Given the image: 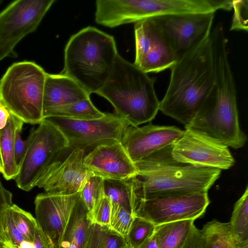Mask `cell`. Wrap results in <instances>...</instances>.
<instances>
[{
    "instance_id": "6da1fadb",
    "label": "cell",
    "mask_w": 248,
    "mask_h": 248,
    "mask_svg": "<svg viewBox=\"0 0 248 248\" xmlns=\"http://www.w3.org/2000/svg\"><path fill=\"white\" fill-rule=\"evenodd\" d=\"M210 39L215 83L196 116L185 129L198 132L237 149L244 146L247 137L239 124L236 91L224 28L215 27Z\"/></svg>"
},
{
    "instance_id": "7a4b0ae2",
    "label": "cell",
    "mask_w": 248,
    "mask_h": 248,
    "mask_svg": "<svg viewBox=\"0 0 248 248\" xmlns=\"http://www.w3.org/2000/svg\"><path fill=\"white\" fill-rule=\"evenodd\" d=\"M172 146L135 163L138 172L132 177L135 202L159 197L207 193L219 178L220 170L175 161L171 155Z\"/></svg>"
},
{
    "instance_id": "3957f363",
    "label": "cell",
    "mask_w": 248,
    "mask_h": 248,
    "mask_svg": "<svg viewBox=\"0 0 248 248\" xmlns=\"http://www.w3.org/2000/svg\"><path fill=\"white\" fill-rule=\"evenodd\" d=\"M170 77L159 110L187 127L215 83L210 37L178 60L170 68Z\"/></svg>"
},
{
    "instance_id": "277c9868",
    "label": "cell",
    "mask_w": 248,
    "mask_h": 248,
    "mask_svg": "<svg viewBox=\"0 0 248 248\" xmlns=\"http://www.w3.org/2000/svg\"><path fill=\"white\" fill-rule=\"evenodd\" d=\"M155 81L118 54L108 78L95 93L108 100L115 114L129 125L138 126L151 122L159 110Z\"/></svg>"
},
{
    "instance_id": "5b68a950",
    "label": "cell",
    "mask_w": 248,
    "mask_h": 248,
    "mask_svg": "<svg viewBox=\"0 0 248 248\" xmlns=\"http://www.w3.org/2000/svg\"><path fill=\"white\" fill-rule=\"evenodd\" d=\"M118 54L112 36L87 27L69 38L60 74L73 79L90 94L95 93L108 78Z\"/></svg>"
},
{
    "instance_id": "8992f818",
    "label": "cell",
    "mask_w": 248,
    "mask_h": 248,
    "mask_svg": "<svg viewBox=\"0 0 248 248\" xmlns=\"http://www.w3.org/2000/svg\"><path fill=\"white\" fill-rule=\"evenodd\" d=\"M47 73L35 62L13 64L0 80V102L24 123L40 124L43 117V94Z\"/></svg>"
},
{
    "instance_id": "52a82bcc",
    "label": "cell",
    "mask_w": 248,
    "mask_h": 248,
    "mask_svg": "<svg viewBox=\"0 0 248 248\" xmlns=\"http://www.w3.org/2000/svg\"><path fill=\"white\" fill-rule=\"evenodd\" d=\"M28 145L15 178L17 187L25 191L36 186L42 173L68 149L67 141L60 130L47 119L31 131Z\"/></svg>"
},
{
    "instance_id": "ba28073f",
    "label": "cell",
    "mask_w": 248,
    "mask_h": 248,
    "mask_svg": "<svg viewBox=\"0 0 248 248\" xmlns=\"http://www.w3.org/2000/svg\"><path fill=\"white\" fill-rule=\"evenodd\" d=\"M62 133L68 150L80 148L85 152L106 144L120 141L128 123L115 114L105 113L100 118L78 120L63 117L47 118Z\"/></svg>"
},
{
    "instance_id": "9c48e42d",
    "label": "cell",
    "mask_w": 248,
    "mask_h": 248,
    "mask_svg": "<svg viewBox=\"0 0 248 248\" xmlns=\"http://www.w3.org/2000/svg\"><path fill=\"white\" fill-rule=\"evenodd\" d=\"M215 13L170 14L150 17L172 49L177 61L210 36Z\"/></svg>"
},
{
    "instance_id": "30bf717a",
    "label": "cell",
    "mask_w": 248,
    "mask_h": 248,
    "mask_svg": "<svg viewBox=\"0 0 248 248\" xmlns=\"http://www.w3.org/2000/svg\"><path fill=\"white\" fill-rule=\"evenodd\" d=\"M55 0H18L0 13V60L12 55L16 44L34 31Z\"/></svg>"
},
{
    "instance_id": "8fae6325",
    "label": "cell",
    "mask_w": 248,
    "mask_h": 248,
    "mask_svg": "<svg viewBox=\"0 0 248 248\" xmlns=\"http://www.w3.org/2000/svg\"><path fill=\"white\" fill-rule=\"evenodd\" d=\"M210 204L207 193L159 197L138 200L133 216L149 221L155 226L202 217Z\"/></svg>"
},
{
    "instance_id": "7c38bea8",
    "label": "cell",
    "mask_w": 248,
    "mask_h": 248,
    "mask_svg": "<svg viewBox=\"0 0 248 248\" xmlns=\"http://www.w3.org/2000/svg\"><path fill=\"white\" fill-rule=\"evenodd\" d=\"M171 155L181 163L220 170L230 169L235 163L228 147L188 128L172 144Z\"/></svg>"
},
{
    "instance_id": "4fadbf2b",
    "label": "cell",
    "mask_w": 248,
    "mask_h": 248,
    "mask_svg": "<svg viewBox=\"0 0 248 248\" xmlns=\"http://www.w3.org/2000/svg\"><path fill=\"white\" fill-rule=\"evenodd\" d=\"M85 151L80 148L71 151L49 165L41 174L36 186L46 193L69 195L78 193L86 181L93 174L85 166Z\"/></svg>"
},
{
    "instance_id": "5bb4252c",
    "label": "cell",
    "mask_w": 248,
    "mask_h": 248,
    "mask_svg": "<svg viewBox=\"0 0 248 248\" xmlns=\"http://www.w3.org/2000/svg\"><path fill=\"white\" fill-rule=\"evenodd\" d=\"M134 32L136 67L147 74L158 73L176 63L172 49L150 18L135 23Z\"/></svg>"
},
{
    "instance_id": "9a60e30c",
    "label": "cell",
    "mask_w": 248,
    "mask_h": 248,
    "mask_svg": "<svg viewBox=\"0 0 248 248\" xmlns=\"http://www.w3.org/2000/svg\"><path fill=\"white\" fill-rule=\"evenodd\" d=\"M183 132L174 126L155 125L150 122L141 127L129 125L120 142L135 163L172 145Z\"/></svg>"
},
{
    "instance_id": "2e32d148",
    "label": "cell",
    "mask_w": 248,
    "mask_h": 248,
    "mask_svg": "<svg viewBox=\"0 0 248 248\" xmlns=\"http://www.w3.org/2000/svg\"><path fill=\"white\" fill-rule=\"evenodd\" d=\"M79 198L78 192L69 195L40 193L35 198V218L38 226L56 248Z\"/></svg>"
},
{
    "instance_id": "e0dca14e",
    "label": "cell",
    "mask_w": 248,
    "mask_h": 248,
    "mask_svg": "<svg viewBox=\"0 0 248 248\" xmlns=\"http://www.w3.org/2000/svg\"><path fill=\"white\" fill-rule=\"evenodd\" d=\"M84 164L94 175L104 179H125L138 173L120 141L95 147L85 155Z\"/></svg>"
},
{
    "instance_id": "ac0fdd59",
    "label": "cell",
    "mask_w": 248,
    "mask_h": 248,
    "mask_svg": "<svg viewBox=\"0 0 248 248\" xmlns=\"http://www.w3.org/2000/svg\"><path fill=\"white\" fill-rule=\"evenodd\" d=\"M73 79L61 74H46L43 94V114L56 108L90 98Z\"/></svg>"
},
{
    "instance_id": "d6986e66",
    "label": "cell",
    "mask_w": 248,
    "mask_h": 248,
    "mask_svg": "<svg viewBox=\"0 0 248 248\" xmlns=\"http://www.w3.org/2000/svg\"><path fill=\"white\" fill-rule=\"evenodd\" d=\"M24 122L10 113L6 126L0 130V151L2 161V174L6 180L15 179L19 167L15 156V137L16 131L22 129Z\"/></svg>"
},
{
    "instance_id": "ffe728a7",
    "label": "cell",
    "mask_w": 248,
    "mask_h": 248,
    "mask_svg": "<svg viewBox=\"0 0 248 248\" xmlns=\"http://www.w3.org/2000/svg\"><path fill=\"white\" fill-rule=\"evenodd\" d=\"M90 222L89 211L80 197L57 248H84Z\"/></svg>"
},
{
    "instance_id": "44dd1931",
    "label": "cell",
    "mask_w": 248,
    "mask_h": 248,
    "mask_svg": "<svg viewBox=\"0 0 248 248\" xmlns=\"http://www.w3.org/2000/svg\"><path fill=\"white\" fill-rule=\"evenodd\" d=\"M194 221L184 220L155 226L157 248H184L195 226Z\"/></svg>"
},
{
    "instance_id": "7402d4cb",
    "label": "cell",
    "mask_w": 248,
    "mask_h": 248,
    "mask_svg": "<svg viewBox=\"0 0 248 248\" xmlns=\"http://www.w3.org/2000/svg\"><path fill=\"white\" fill-rule=\"evenodd\" d=\"M200 232L201 248H238L229 222L213 219L204 225Z\"/></svg>"
},
{
    "instance_id": "603a6c76",
    "label": "cell",
    "mask_w": 248,
    "mask_h": 248,
    "mask_svg": "<svg viewBox=\"0 0 248 248\" xmlns=\"http://www.w3.org/2000/svg\"><path fill=\"white\" fill-rule=\"evenodd\" d=\"M104 194L111 203L122 206L133 216L136 196L132 177L125 179H104Z\"/></svg>"
},
{
    "instance_id": "cb8c5ba5",
    "label": "cell",
    "mask_w": 248,
    "mask_h": 248,
    "mask_svg": "<svg viewBox=\"0 0 248 248\" xmlns=\"http://www.w3.org/2000/svg\"><path fill=\"white\" fill-rule=\"evenodd\" d=\"M125 238L109 226L90 222L84 248H123Z\"/></svg>"
},
{
    "instance_id": "d4e9b609",
    "label": "cell",
    "mask_w": 248,
    "mask_h": 248,
    "mask_svg": "<svg viewBox=\"0 0 248 248\" xmlns=\"http://www.w3.org/2000/svg\"><path fill=\"white\" fill-rule=\"evenodd\" d=\"M105 114L93 105L89 98L52 109L44 113L43 117L44 119L59 117L83 120L100 118Z\"/></svg>"
},
{
    "instance_id": "484cf974",
    "label": "cell",
    "mask_w": 248,
    "mask_h": 248,
    "mask_svg": "<svg viewBox=\"0 0 248 248\" xmlns=\"http://www.w3.org/2000/svg\"><path fill=\"white\" fill-rule=\"evenodd\" d=\"M238 248H248V188L235 202L229 222Z\"/></svg>"
},
{
    "instance_id": "4316f807",
    "label": "cell",
    "mask_w": 248,
    "mask_h": 248,
    "mask_svg": "<svg viewBox=\"0 0 248 248\" xmlns=\"http://www.w3.org/2000/svg\"><path fill=\"white\" fill-rule=\"evenodd\" d=\"M155 226L144 218L134 217L128 232L125 237L131 248H137L152 237Z\"/></svg>"
},
{
    "instance_id": "83f0119b",
    "label": "cell",
    "mask_w": 248,
    "mask_h": 248,
    "mask_svg": "<svg viewBox=\"0 0 248 248\" xmlns=\"http://www.w3.org/2000/svg\"><path fill=\"white\" fill-rule=\"evenodd\" d=\"M9 210L16 226L26 241L33 243L38 228L36 218L28 212L13 204Z\"/></svg>"
},
{
    "instance_id": "f1b7e54d",
    "label": "cell",
    "mask_w": 248,
    "mask_h": 248,
    "mask_svg": "<svg viewBox=\"0 0 248 248\" xmlns=\"http://www.w3.org/2000/svg\"><path fill=\"white\" fill-rule=\"evenodd\" d=\"M79 193L90 212L95 203L104 195V179L94 174L91 175L86 181Z\"/></svg>"
},
{
    "instance_id": "f546056e",
    "label": "cell",
    "mask_w": 248,
    "mask_h": 248,
    "mask_svg": "<svg viewBox=\"0 0 248 248\" xmlns=\"http://www.w3.org/2000/svg\"><path fill=\"white\" fill-rule=\"evenodd\" d=\"M108 226L113 230L125 237L133 217L132 214L122 206L112 203Z\"/></svg>"
},
{
    "instance_id": "4dcf8cb0",
    "label": "cell",
    "mask_w": 248,
    "mask_h": 248,
    "mask_svg": "<svg viewBox=\"0 0 248 248\" xmlns=\"http://www.w3.org/2000/svg\"><path fill=\"white\" fill-rule=\"evenodd\" d=\"M111 206L110 200L104 195L89 212L91 222L108 226Z\"/></svg>"
},
{
    "instance_id": "1f68e13d",
    "label": "cell",
    "mask_w": 248,
    "mask_h": 248,
    "mask_svg": "<svg viewBox=\"0 0 248 248\" xmlns=\"http://www.w3.org/2000/svg\"><path fill=\"white\" fill-rule=\"evenodd\" d=\"M13 203L12 193L2 185L0 179V242L12 248L7 237L5 228V217L7 209Z\"/></svg>"
},
{
    "instance_id": "d6a6232c",
    "label": "cell",
    "mask_w": 248,
    "mask_h": 248,
    "mask_svg": "<svg viewBox=\"0 0 248 248\" xmlns=\"http://www.w3.org/2000/svg\"><path fill=\"white\" fill-rule=\"evenodd\" d=\"M248 2L247 0H233L234 14L231 30L248 31Z\"/></svg>"
},
{
    "instance_id": "836d02e7",
    "label": "cell",
    "mask_w": 248,
    "mask_h": 248,
    "mask_svg": "<svg viewBox=\"0 0 248 248\" xmlns=\"http://www.w3.org/2000/svg\"><path fill=\"white\" fill-rule=\"evenodd\" d=\"M4 228L12 248H18L21 243L25 241L24 237L15 225L9 207L6 212Z\"/></svg>"
},
{
    "instance_id": "e575fe53",
    "label": "cell",
    "mask_w": 248,
    "mask_h": 248,
    "mask_svg": "<svg viewBox=\"0 0 248 248\" xmlns=\"http://www.w3.org/2000/svg\"><path fill=\"white\" fill-rule=\"evenodd\" d=\"M21 131L22 129H18L16 132L15 137V156L18 167L24 155L28 145L27 139L23 140L21 138Z\"/></svg>"
},
{
    "instance_id": "d590c367",
    "label": "cell",
    "mask_w": 248,
    "mask_h": 248,
    "mask_svg": "<svg viewBox=\"0 0 248 248\" xmlns=\"http://www.w3.org/2000/svg\"><path fill=\"white\" fill-rule=\"evenodd\" d=\"M34 248H57L51 239L38 228L33 242Z\"/></svg>"
},
{
    "instance_id": "8d00e7d4",
    "label": "cell",
    "mask_w": 248,
    "mask_h": 248,
    "mask_svg": "<svg viewBox=\"0 0 248 248\" xmlns=\"http://www.w3.org/2000/svg\"><path fill=\"white\" fill-rule=\"evenodd\" d=\"M184 248H201L200 230L197 229L195 226Z\"/></svg>"
},
{
    "instance_id": "74e56055",
    "label": "cell",
    "mask_w": 248,
    "mask_h": 248,
    "mask_svg": "<svg viewBox=\"0 0 248 248\" xmlns=\"http://www.w3.org/2000/svg\"><path fill=\"white\" fill-rule=\"evenodd\" d=\"M10 115L8 109L0 102V130L6 126Z\"/></svg>"
},
{
    "instance_id": "f35d334b",
    "label": "cell",
    "mask_w": 248,
    "mask_h": 248,
    "mask_svg": "<svg viewBox=\"0 0 248 248\" xmlns=\"http://www.w3.org/2000/svg\"><path fill=\"white\" fill-rule=\"evenodd\" d=\"M137 248H157L154 234Z\"/></svg>"
},
{
    "instance_id": "ab89813d",
    "label": "cell",
    "mask_w": 248,
    "mask_h": 248,
    "mask_svg": "<svg viewBox=\"0 0 248 248\" xmlns=\"http://www.w3.org/2000/svg\"><path fill=\"white\" fill-rule=\"evenodd\" d=\"M18 248H34L33 243L23 241L22 242Z\"/></svg>"
},
{
    "instance_id": "60d3db41",
    "label": "cell",
    "mask_w": 248,
    "mask_h": 248,
    "mask_svg": "<svg viewBox=\"0 0 248 248\" xmlns=\"http://www.w3.org/2000/svg\"><path fill=\"white\" fill-rule=\"evenodd\" d=\"M3 170L2 161L0 151V173H2Z\"/></svg>"
},
{
    "instance_id": "b9f144b4",
    "label": "cell",
    "mask_w": 248,
    "mask_h": 248,
    "mask_svg": "<svg viewBox=\"0 0 248 248\" xmlns=\"http://www.w3.org/2000/svg\"><path fill=\"white\" fill-rule=\"evenodd\" d=\"M7 247L5 244L0 242V248H6Z\"/></svg>"
},
{
    "instance_id": "7bdbcfd3",
    "label": "cell",
    "mask_w": 248,
    "mask_h": 248,
    "mask_svg": "<svg viewBox=\"0 0 248 248\" xmlns=\"http://www.w3.org/2000/svg\"><path fill=\"white\" fill-rule=\"evenodd\" d=\"M123 248H131L127 245V246L124 247Z\"/></svg>"
},
{
    "instance_id": "ee69618b",
    "label": "cell",
    "mask_w": 248,
    "mask_h": 248,
    "mask_svg": "<svg viewBox=\"0 0 248 248\" xmlns=\"http://www.w3.org/2000/svg\"><path fill=\"white\" fill-rule=\"evenodd\" d=\"M6 248H9V247H6Z\"/></svg>"
}]
</instances>
